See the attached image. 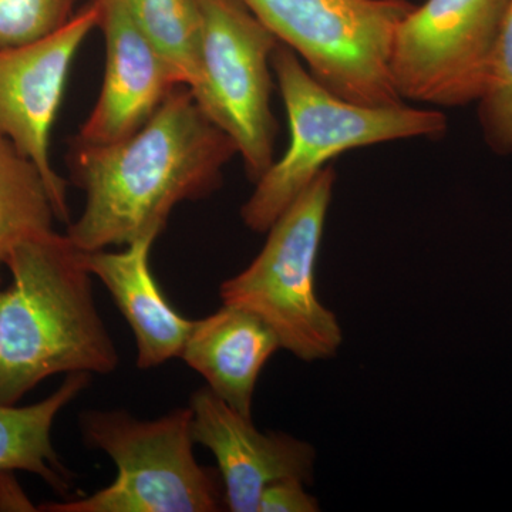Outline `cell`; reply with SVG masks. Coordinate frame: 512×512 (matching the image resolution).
<instances>
[{"label":"cell","instance_id":"obj_8","mask_svg":"<svg viewBox=\"0 0 512 512\" xmlns=\"http://www.w3.org/2000/svg\"><path fill=\"white\" fill-rule=\"evenodd\" d=\"M511 0H426L394 37L390 70L404 101L477 103Z\"/></svg>","mask_w":512,"mask_h":512},{"label":"cell","instance_id":"obj_12","mask_svg":"<svg viewBox=\"0 0 512 512\" xmlns=\"http://www.w3.org/2000/svg\"><path fill=\"white\" fill-rule=\"evenodd\" d=\"M154 241L140 238L121 252H83L84 265L103 282L133 330L141 370L181 357L195 323L175 311L158 286L150 266Z\"/></svg>","mask_w":512,"mask_h":512},{"label":"cell","instance_id":"obj_6","mask_svg":"<svg viewBox=\"0 0 512 512\" xmlns=\"http://www.w3.org/2000/svg\"><path fill=\"white\" fill-rule=\"evenodd\" d=\"M291 47L309 72L343 99L363 106L406 103L390 59L410 0H242Z\"/></svg>","mask_w":512,"mask_h":512},{"label":"cell","instance_id":"obj_19","mask_svg":"<svg viewBox=\"0 0 512 512\" xmlns=\"http://www.w3.org/2000/svg\"><path fill=\"white\" fill-rule=\"evenodd\" d=\"M308 484L296 478L275 481L265 488L258 512H318L319 501L306 491Z\"/></svg>","mask_w":512,"mask_h":512},{"label":"cell","instance_id":"obj_13","mask_svg":"<svg viewBox=\"0 0 512 512\" xmlns=\"http://www.w3.org/2000/svg\"><path fill=\"white\" fill-rule=\"evenodd\" d=\"M281 348L272 329L255 315L222 305L195 320L181 359L228 406L252 417L256 383L266 363Z\"/></svg>","mask_w":512,"mask_h":512},{"label":"cell","instance_id":"obj_4","mask_svg":"<svg viewBox=\"0 0 512 512\" xmlns=\"http://www.w3.org/2000/svg\"><path fill=\"white\" fill-rule=\"evenodd\" d=\"M335 183V168L328 165L269 228L254 261L220 288L222 305L261 319L281 348L302 362L333 359L343 345L338 316L316 292V264Z\"/></svg>","mask_w":512,"mask_h":512},{"label":"cell","instance_id":"obj_14","mask_svg":"<svg viewBox=\"0 0 512 512\" xmlns=\"http://www.w3.org/2000/svg\"><path fill=\"white\" fill-rule=\"evenodd\" d=\"M90 382V373H70L62 386L42 402L25 407L0 404V478L13 471H26L42 478L59 493L69 491L73 473L57 456L52 427L57 414Z\"/></svg>","mask_w":512,"mask_h":512},{"label":"cell","instance_id":"obj_5","mask_svg":"<svg viewBox=\"0 0 512 512\" xmlns=\"http://www.w3.org/2000/svg\"><path fill=\"white\" fill-rule=\"evenodd\" d=\"M79 424L87 446L116 464V480L87 497L40 505V511L217 512L225 507L220 473L195 457L190 406L154 420L136 419L126 410H89Z\"/></svg>","mask_w":512,"mask_h":512},{"label":"cell","instance_id":"obj_9","mask_svg":"<svg viewBox=\"0 0 512 512\" xmlns=\"http://www.w3.org/2000/svg\"><path fill=\"white\" fill-rule=\"evenodd\" d=\"M99 23L100 3L93 0L52 35L0 49V134L42 171L62 222L70 220L67 184L50 163V131L74 56Z\"/></svg>","mask_w":512,"mask_h":512},{"label":"cell","instance_id":"obj_11","mask_svg":"<svg viewBox=\"0 0 512 512\" xmlns=\"http://www.w3.org/2000/svg\"><path fill=\"white\" fill-rule=\"evenodd\" d=\"M106 37V74L96 106L74 141L110 144L140 130L170 94L180 76L148 42L131 18L126 0H99Z\"/></svg>","mask_w":512,"mask_h":512},{"label":"cell","instance_id":"obj_2","mask_svg":"<svg viewBox=\"0 0 512 512\" xmlns=\"http://www.w3.org/2000/svg\"><path fill=\"white\" fill-rule=\"evenodd\" d=\"M0 288V404L59 373L110 375L120 357L97 311L83 251L55 229L20 242Z\"/></svg>","mask_w":512,"mask_h":512},{"label":"cell","instance_id":"obj_18","mask_svg":"<svg viewBox=\"0 0 512 512\" xmlns=\"http://www.w3.org/2000/svg\"><path fill=\"white\" fill-rule=\"evenodd\" d=\"M77 0H0V49L29 45L70 22Z\"/></svg>","mask_w":512,"mask_h":512},{"label":"cell","instance_id":"obj_17","mask_svg":"<svg viewBox=\"0 0 512 512\" xmlns=\"http://www.w3.org/2000/svg\"><path fill=\"white\" fill-rule=\"evenodd\" d=\"M478 116L488 146L498 154H512V0L498 33Z\"/></svg>","mask_w":512,"mask_h":512},{"label":"cell","instance_id":"obj_1","mask_svg":"<svg viewBox=\"0 0 512 512\" xmlns=\"http://www.w3.org/2000/svg\"><path fill=\"white\" fill-rule=\"evenodd\" d=\"M237 154L234 140L180 86L130 137L110 144L73 141L70 171L86 204L66 235L83 252L157 239L178 204L221 187L222 171Z\"/></svg>","mask_w":512,"mask_h":512},{"label":"cell","instance_id":"obj_15","mask_svg":"<svg viewBox=\"0 0 512 512\" xmlns=\"http://www.w3.org/2000/svg\"><path fill=\"white\" fill-rule=\"evenodd\" d=\"M55 220V205L42 171L0 134V285L12 249L53 231Z\"/></svg>","mask_w":512,"mask_h":512},{"label":"cell","instance_id":"obj_7","mask_svg":"<svg viewBox=\"0 0 512 512\" xmlns=\"http://www.w3.org/2000/svg\"><path fill=\"white\" fill-rule=\"evenodd\" d=\"M202 18L204 113L237 144L249 181L275 163L279 124L271 109V59L278 37L242 0H198Z\"/></svg>","mask_w":512,"mask_h":512},{"label":"cell","instance_id":"obj_16","mask_svg":"<svg viewBox=\"0 0 512 512\" xmlns=\"http://www.w3.org/2000/svg\"><path fill=\"white\" fill-rule=\"evenodd\" d=\"M128 12L181 82L202 86V18L198 0H126Z\"/></svg>","mask_w":512,"mask_h":512},{"label":"cell","instance_id":"obj_3","mask_svg":"<svg viewBox=\"0 0 512 512\" xmlns=\"http://www.w3.org/2000/svg\"><path fill=\"white\" fill-rule=\"evenodd\" d=\"M271 66L288 113L291 141L284 157L272 164L242 205V221L256 234H266L340 154L390 141L436 140L447 133V117L440 110L406 103L363 106L343 99L320 83L284 43L275 47Z\"/></svg>","mask_w":512,"mask_h":512},{"label":"cell","instance_id":"obj_10","mask_svg":"<svg viewBox=\"0 0 512 512\" xmlns=\"http://www.w3.org/2000/svg\"><path fill=\"white\" fill-rule=\"evenodd\" d=\"M192 436L207 447L218 464L225 507L232 512H258L268 485L296 478L311 485L316 448L284 431L256 429L252 417L228 406L207 386L191 394Z\"/></svg>","mask_w":512,"mask_h":512}]
</instances>
